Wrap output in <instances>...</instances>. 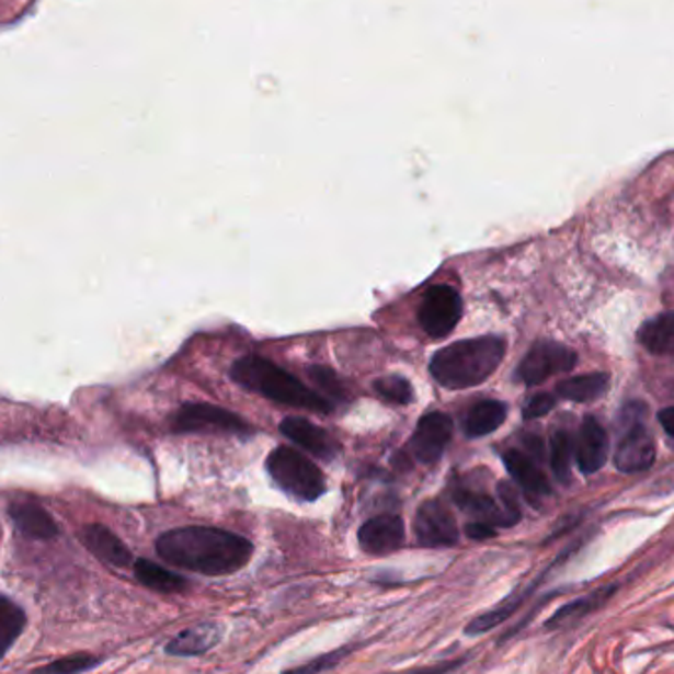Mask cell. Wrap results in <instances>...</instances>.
Returning a JSON list of instances; mask_svg holds the SVG:
<instances>
[{"instance_id": "obj_1", "label": "cell", "mask_w": 674, "mask_h": 674, "mask_svg": "<svg viewBox=\"0 0 674 674\" xmlns=\"http://www.w3.org/2000/svg\"><path fill=\"white\" fill-rule=\"evenodd\" d=\"M253 550L247 538L216 527L174 528L157 540L158 557L164 562L202 576H229L243 570Z\"/></svg>"}, {"instance_id": "obj_2", "label": "cell", "mask_w": 674, "mask_h": 674, "mask_svg": "<svg viewBox=\"0 0 674 674\" xmlns=\"http://www.w3.org/2000/svg\"><path fill=\"white\" fill-rule=\"evenodd\" d=\"M505 350V340L495 335L452 343L432 357V377L448 389L476 387L498 372Z\"/></svg>"}, {"instance_id": "obj_3", "label": "cell", "mask_w": 674, "mask_h": 674, "mask_svg": "<svg viewBox=\"0 0 674 674\" xmlns=\"http://www.w3.org/2000/svg\"><path fill=\"white\" fill-rule=\"evenodd\" d=\"M231 379L269 401L288 404L294 409L322 412V414H328L333 409L323 395H318L290 373L256 355H247L243 359L235 362L231 367Z\"/></svg>"}, {"instance_id": "obj_4", "label": "cell", "mask_w": 674, "mask_h": 674, "mask_svg": "<svg viewBox=\"0 0 674 674\" xmlns=\"http://www.w3.org/2000/svg\"><path fill=\"white\" fill-rule=\"evenodd\" d=\"M266 469L278 488L300 501H316L325 491V478L320 468L294 448L271 452Z\"/></svg>"}, {"instance_id": "obj_5", "label": "cell", "mask_w": 674, "mask_h": 674, "mask_svg": "<svg viewBox=\"0 0 674 674\" xmlns=\"http://www.w3.org/2000/svg\"><path fill=\"white\" fill-rule=\"evenodd\" d=\"M578 363L576 353L557 342H538L528 350L523 362L518 363V381L528 387L547 381L552 375L567 373Z\"/></svg>"}, {"instance_id": "obj_6", "label": "cell", "mask_w": 674, "mask_h": 674, "mask_svg": "<svg viewBox=\"0 0 674 674\" xmlns=\"http://www.w3.org/2000/svg\"><path fill=\"white\" fill-rule=\"evenodd\" d=\"M461 312H464V306H461L459 294L446 284H438L424 294L421 310H419V322H421L422 330L431 338L442 340L454 332V328L458 325L459 318H461Z\"/></svg>"}, {"instance_id": "obj_7", "label": "cell", "mask_w": 674, "mask_h": 674, "mask_svg": "<svg viewBox=\"0 0 674 674\" xmlns=\"http://www.w3.org/2000/svg\"><path fill=\"white\" fill-rule=\"evenodd\" d=\"M172 426L176 432H224V434H251L253 429L235 412L214 404L190 402L174 414Z\"/></svg>"}, {"instance_id": "obj_8", "label": "cell", "mask_w": 674, "mask_h": 674, "mask_svg": "<svg viewBox=\"0 0 674 674\" xmlns=\"http://www.w3.org/2000/svg\"><path fill=\"white\" fill-rule=\"evenodd\" d=\"M626 431L617 442L614 464L624 473H639L653 466L656 454L655 441L651 432L641 424L639 416L631 414V409L626 416Z\"/></svg>"}, {"instance_id": "obj_9", "label": "cell", "mask_w": 674, "mask_h": 674, "mask_svg": "<svg viewBox=\"0 0 674 674\" xmlns=\"http://www.w3.org/2000/svg\"><path fill=\"white\" fill-rule=\"evenodd\" d=\"M414 535L422 547L446 548L458 545L459 530L456 518L441 501H426L416 511Z\"/></svg>"}, {"instance_id": "obj_10", "label": "cell", "mask_w": 674, "mask_h": 674, "mask_svg": "<svg viewBox=\"0 0 674 674\" xmlns=\"http://www.w3.org/2000/svg\"><path fill=\"white\" fill-rule=\"evenodd\" d=\"M454 422L444 412H429L416 424V431L409 442V449L416 461L436 464L452 441Z\"/></svg>"}, {"instance_id": "obj_11", "label": "cell", "mask_w": 674, "mask_h": 674, "mask_svg": "<svg viewBox=\"0 0 674 674\" xmlns=\"http://www.w3.org/2000/svg\"><path fill=\"white\" fill-rule=\"evenodd\" d=\"M359 547L373 557H385L404 545V521L399 515H379L363 523Z\"/></svg>"}, {"instance_id": "obj_12", "label": "cell", "mask_w": 674, "mask_h": 674, "mask_svg": "<svg viewBox=\"0 0 674 674\" xmlns=\"http://www.w3.org/2000/svg\"><path fill=\"white\" fill-rule=\"evenodd\" d=\"M574 456H576L578 468L586 476H592L606 466L607 456H609V438H607L604 426L596 419L587 416L586 421L582 422Z\"/></svg>"}, {"instance_id": "obj_13", "label": "cell", "mask_w": 674, "mask_h": 674, "mask_svg": "<svg viewBox=\"0 0 674 674\" xmlns=\"http://www.w3.org/2000/svg\"><path fill=\"white\" fill-rule=\"evenodd\" d=\"M281 432L296 446L308 449L313 456L322 459L335 458L340 444L333 441L328 432L300 416H288L281 422Z\"/></svg>"}, {"instance_id": "obj_14", "label": "cell", "mask_w": 674, "mask_h": 674, "mask_svg": "<svg viewBox=\"0 0 674 674\" xmlns=\"http://www.w3.org/2000/svg\"><path fill=\"white\" fill-rule=\"evenodd\" d=\"M454 499L461 511L476 517V521L488 523L491 527H513L521 521V511H513L505 505L499 507L495 499L489 498L485 493H473L468 489H461Z\"/></svg>"}, {"instance_id": "obj_15", "label": "cell", "mask_w": 674, "mask_h": 674, "mask_svg": "<svg viewBox=\"0 0 674 674\" xmlns=\"http://www.w3.org/2000/svg\"><path fill=\"white\" fill-rule=\"evenodd\" d=\"M83 545L105 564L115 568H127L133 562L130 550L125 547V542L107 527L103 525H89L81 533Z\"/></svg>"}, {"instance_id": "obj_16", "label": "cell", "mask_w": 674, "mask_h": 674, "mask_svg": "<svg viewBox=\"0 0 674 674\" xmlns=\"http://www.w3.org/2000/svg\"><path fill=\"white\" fill-rule=\"evenodd\" d=\"M224 629L216 621H206L178 633L167 646L168 655L199 656L212 651L221 641Z\"/></svg>"}, {"instance_id": "obj_17", "label": "cell", "mask_w": 674, "mask_h": 674, "mask_svg": "<svg viewBox=\"0 0 674 674\" xmlns=\"http://www.w3.org/2000/svg\"><path fill=\"white\" fill-rule=\"evenodd\" d=\"M10 517L24 537L36 538V540L58 537L59 528L56 521L52 518L46 509L39 507L38 503H32V501L14 503L10 507Z\"/></svg>"}, {"instance_id": "obj_18", "label": "cell", "mask_w": 674, "mask_h": 674, "mask_svg": "<svg viewBox=\"0 0 674 674\" xmlns=\"http://www.w3.org/2000/svg\"><path fill=\"white\" fill-rule=\"evenodd\" d=\"M503 461L509 473L515 478L518 485L527 491L533 498H547L550 493L548 479L537 464L528 458L527 454L518 452V449H509L503 454Z\"/></svg>"}, {"instance_id": "obj_19", "label": "cell", "mask_w": 674, "mask_h": 674, "mask_svg": "<svg viewBox=\"0 0 674 674\" xmlns=\"http://www.w3.org/2000/svg\"><path fill=\"white\" fill-rule=\"evenodd\" d=\"M616 586L597 587L587 596L568 602L567 606L558 607L557 614L548 619L545 627L547 629H564L572 624H578L580 619H584V617L594 614L596 609L604 606L607 599L616 594Z\"/></svg>"}, {"instance_id": "obj_20", "label": "cell", "mask_w": 674, "mask_h": 674, "mask_svg": "<svg viewBox=\"0 0 674 674\" xmlns=\"http://www.w3.org/2000/svg\"><path fill=\"white\" fill-rule=\"evenodd\" d=\"M135 576L142 586L155 590L158 594H182L187 590L186 578L164 567H158L147 558H138L135 562Z\"/></svg>"}, {"instance_id": "obj_21", "label": "cell", "mask_w": 674, "mask_h": 674, "mask_svg": "<svg viewBox=\"0 0 674 674\" xmlns=\"http://www.w3.org/2000/svg\"><path fill=\"white\" fill-rule=\"evenodd\" d=\"M537 584L527 587V590H518L513 596H509L507 599H503L499 606L489 609L481 616L473 617L466 627V633L469 637L481 636V633H488L491 629L501 626L503 621H507L509 617L513 616L517 612L518 607L523 606L527 602L528 596L535 592Z\"/></svg>"}, {"instance_id": "obj_22", "label": "cell", "mask_w": 674, "mask_h": 674, "mask_svg": "<svg viewBox=\"0 0 674 674\" xmlns=\"http://www.w3.org/2000/svg\"><path fill=\"white\" fill-rule=\"evenodd\" d=\"M639 343L656 355H674V312L661 313L643 323Z\"/></svg>"}, {"instance_id": "obj_23", "label": "cell", "mask_w": 674, "mask_h": 674, "mask_svg": "<svg viewBox=\"0 0 674 674\" xmlns=\"http://www.w3.org/2000/svg\"><path fill=\"white\" fill-rule=\"evenodd\" d=\"M507 419V407L499 401L478 402L469 411L464 432L468 438H481L491 432L498 431L499 426Z\"/></svg>"}, {"instance_id": "obj_24", "label": "cell", "mask_w": 674, "mask_h": 674, "mask_svg": "<svg viewBox=\"0 0 674 674\" xmlns=\"http://www.w3.org/2000/svg\"><path fill=\"white\" fill-rule=\"evenodd\" d=\"M607 387H609V377L606 373H590L560 382L557 392L558 397L567 401L592 402L606 395Z\"/></svg>"}, {"instance_id": "obj_25", "label": "cell", "mask_w": 674, "mask_h": 674, "mask_svg": "<svg viewBox=\"0 0 674 674\" xmlns=\"http://www.w3.org/2000/svg\"><path fill=\"white\" fill-rule=\"evenodd\" d=\"M24 609L14 604L10 597L0 594V656L7 655L10 647L19 641L24 627H26Z\"/></svg>"}, {"instance_id": "obj_26", "label": "cell", "mask_w": 674, "mask_h": 674, "mask_svg": "<svg viewBox=\"0 0 674 674\" xmlns=\"http://www.w3.org/2000/svg\"><path fill=\"white\" fill-rule=\"evenodd\" d=\"M574 448H576V444L567 431L555 432V436L550 441V468H552V473L557 476L558 481H562V483H567L570 479Z\"/></svg>"}, {"instance_id": "obj_27", "label": "cell", "mask_w": 674, "mask_h": 674, "mask_svg": "<svg viewBox=\"0 0 674 674\" xmlns=\"http://www.w3.org/2000/svg\"><path fill=\"white\" fill-rule=\"evenodd\" d=\"M375 392L385 399V401L397 402V404H409L414 397L411 382L407 381L404 377L399 375H389V377H381L375 381Z\"/></svg>"}, {"instance_id": "obj_28", "label": "cell", "mask_w": 674, "mask_h": 674, "mask_svg": "<svg viewBox=\"0 0 674 674\" xmlns=\"http://www.w3.org/2000/svg\"><path fill=\"white\" fill-rule=\"evenodd\" d=\"M353 647H342V649H335L330 653H323V655L316 656L312 661H308L306 665L293 666V669H286L283 674H320L330 671L333 666L340 665L345 656L352 653Z\"/></svg>"}, {"instance_id": "obj_29", "label": "cell", "mask_w": 674, "mask_h": 674, "mask_svg": "<svg viewBox=\"0 0 674 674\" xmlns=\"http://www.w3.org/2000/svg\"><path fill=\"white\" fill-rule=\"evenodd\" d=\"M99 663H101V659H98V656L79 653V655L64 656V659L54 661L52 665L44 666L42 671H38V674H81L91 671Z\"/></svg>"}, {"instance_id": "obj_30", "label": "cell", "mask_w": 674, "mask_h": 674, "mask_svg": "<svg viewBox=\"0 0 674 674\" xmlns=\"http://www.w3.org/2000/svg\"><path fill=\"white\" fill-rule=\"evenodd\" d=\"M308 375L325 395H330L332 399H345V391H343V385H340V379L335 373L330 372L328 367H318L313 365L308 369Z\"/></svg>"}, {"instance_id": "obj_31", "label": "cell", "mask_w": 674, "mask_h": 674, "mask_svg": "<svg viewBox=\"0 0 674 674\" xmlns=\"http://www.w3.org/2000/svg\"><path fill=\"white\" fill-rule=\"evenodd\" d=\"M555 397L552 395H547V392H540V395H535V397H530L528 399L527 404H525V409H523V416L527 419V421H533V419H540V416H545L548 412L555 409Z\"/></svg>"}, {"instance_id": "obj_32", "label": "cell", "mask_w": 674, "mask_h": 674, "mask_svg": "<svg viewBox=\"0 0 674 674\" xmlns=\"http://www.w3.org/2000/svg\"><path fill=\"white\" fill-rule=\"evenodd\" d=\"M461 665H466V659H452L438 665L421 666V669H412L409 673L402 674H452L456 673Z\"/></svg>"}, {"instance_id": "obj_33", "label": "cell", "mask_w": 674, "mask_h": 674, "mask_svg": "<svg viewBox=\"0 0 674 674\" xmlns=\"http://www.w3.org/2000/svg\"><path fill=\"white\" fill-rule=\"evenodd\" d=\"M466 535L471 540H488V538L495 537V527L481 523V521H471L466 525Z\"/></svg>"}, {"instance_id": "obj_34", "label": "cell", "mask_w": 674, "mask_h": 674, "mask_svg": "<svg viewBox=\"0 0 674 674\" xmlns=\"http://www.w3.org/2000/svg\"><path fill=\"white\" fill-rule=\"evenodd\" d=\"M659 422L665 429L669 438L674 442V407H666V409L659 412Z\"/></svg>"}]
</instances>
